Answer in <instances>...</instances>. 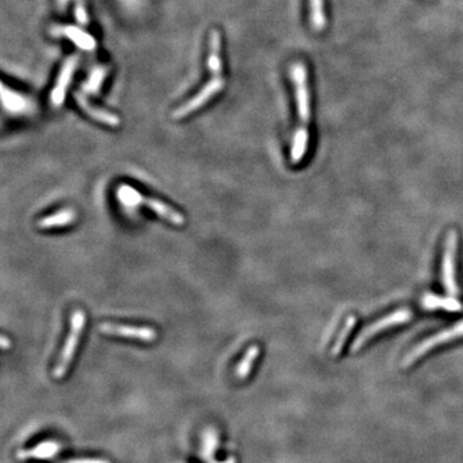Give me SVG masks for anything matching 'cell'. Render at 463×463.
Segmentation results:
<instances>
[{
	"label": "cell",
	"instance_id": "obj_1",
	"mask_svg": "<svg viewBox=\"0 0 463 463\" xmlns=\"http://www.w3.org/2000/svg\"><path fill=\"white\" fill-rule=\"evenodd\" d=\"M87 323V315L85 313L78 309L72 313L71 321H70V332L69 336L64 342V347L62 349V353L60 356V360L54 368L53 376L55 378H62L64 374L67 372L69 367L71 365L72 358L75 356L76 347L79 345V340H80L81 333L84 331Z\"/></svg>",
	"mask_w": 463,
	"mask_h": 463
},
{
	"label": "cell",
	"instance_id": "obj_2",
	"mask_svg": "<svg viewBox=\"0 0 463 463\" xmlns=\"http://www.w3.org/2000/svg\"><path fill=\"white\" fill-rule=\"evenodd\" d=\"M225 87L223 76H211V79L205 82V85L197 91L192 98L188 99L182 106L173 111V119L180 120L193 114L197 110L204 107L209 101L216 97Z\"/></svg>",
	"mask_w": 463,
	"mask_h": 463
},
{
	"label": "cell",
	"instance_id": "obj_3",
	"mask_svg": "<svg viewBox=\"0 0 463 463\" xmlns=\"http://www.w3.org/2000/svg\"><path fill=\"white\" fill-rule=\"evenodd\" d=\"M461 338H463V321L458 322L451 329L442 331V332L437 333L435 336H431L425 341H422L417 347H413L410 353L404 356L401 365H403V368H408L410 365H414L421 356L428 354L431 349L446 344V342H451V341H455V339H461Z\"/></svg>",
	"mask_w": 463,
	"mask_h": 463
},
{
	"label": "cell",
	"instance_id": "obj_4",
	"mask_svg": "<svg viewBox=\"0 0 463 463\" xmlns=\"http://www.w3.org/2000/svg\"><path fill=\"white\" fill-rule=\"evenodd\" d=\"M291 76L294 81L295 98L297 106V115L300 119L299 128H306L311 121V93L308 88L306 69L303 63H296L292 66Z\"/></svg>",
	"mask_w": 463,
	"mask_h": 463
},
{
	"label": "cell",
	"instance_id": "obj_5",
	"mask_svg": "<svg viewBox=\"0 0 463 463\" xmlns=\"http://www.w3.org/2000/svg\"><path fill=\"white\" fill-rule=\"evenodd\" d=\"M457 249H458V234L457 232L449 231L446 234V249H444V258H443V285L446 287V291L452 297H457L460 295V288L455 282V256H457Z\"/></svg>",
	"mask_w": 463,
	"mask_h": 463
},
{
	"label": "cell",
	"instance_id": "obj_6",
	"mask_svg": "<svg viewBox=\"0 0 463 463\" xmlns=\"http://www.w3.org/2000/svg\"><path fill=\"white\" fill-rule=\"evenodd\" d=\"M410 317H412V313L410 311L401 309V311L387 314L380 321L374 322V324L365 327V330L356 336V339L354 340V342L351 345V351H358L360 347H365V342L371 338L376 336L377 333L387 330L390 327H394V326H399V324L410 321Z\"/></svg>",
	"mask_w": 463,
	"mask_h": 463
},
{
	"label": "cell",
	"instance_id": "obj_7",
	"mask_svg": "<svg viewBox=\"0 0 463 463\" xmlns=\"http://www.w3.org/2000/svg\"><path fill=\"white\" fill-rule=\"evenodd\" d=\"M79 66V57L78 55H71L64 62H63L61 70L58 72V76L55 79V84H54L53 89L51 91V103L53 105L54 107H61L67 93H69V88L71 85L73 75L76 72V69Z\"/></svg>",
	"mask_w": 463,
	"mask_h": 463
},
{
	"label": "cell",
	"instance_id": "obj_8",
	"mask_svg": "<svg viewBox=\"0 0 463 463\" xmlns=\"http://www.w3.org/2000/svg\"><path fill=\"white\" fill-rule=\"evenodd\" d=\"M99 331L105 335L128 338V339L138 340L143 342H153L157 339V332L151 327H139V326H129V324H119L105 322L99 324Z\"/></svg>",
	"mask_w": 463,
	"mask_h": 463
},
{
	"label": "cell",
	"instance_id": "obj_9",
	"mask_svg": "<svg viewBox=\"0 0 463 463\" xmlns=\"http://www.w3.org/2000/svg\"><path fill=\"white\" fill-rule=\"evenodd\" d=\"M129 191L133 195V200L135 198L137 204H143L146 207H148L150 210H152L153 213H156L159 216H161L162 219L168 220L171 224H175V225H183V224L186 223L184 215L180 214L179 211L174 210V209H171L169 205L164 204L160 200L151 198V197L142 196L141 193H138L137 191L130 189V188H129Z\"/></svg>",
	"mask_w": 463,
	"mask_h": 463
},
{
	"label": "cell",
	"instance_id": "obj_10",
	"mask_svg": "<svg viewBox=\"0 0 463 463\" xmlns=\"http://www.w3.org/2000/svg\"><path fill=\"white\" fill-rule=\"evenodd\" d=\"M55 34L64 36L69 39L72 44L76 45L79 49L84 52H93L97 48V40L93 35H90L87 30L82 26H75V25H66V26L55 27L53 30Z\"/></svg>",
	"mask_w": 463,
	"mask_h": 463
},
{
	"label": "cell",
	"instance_id": "obj_11",
	"mask_svg": "<svg viewBox=\"0 0 463 463\" xmlns=\"http://www.w3.org/2000/svg\"><path fill=\"white\" fill-rule=\"evenodd\" d=\"M75 99L79 105V107L87 114V115L91 117L93 120L98 121L101 124L107 125V126H111V128H117L121 124V119L119 116L111 112V111H107L105 108L97 107L94 105H91L88 98L85 97V93H81V91H78L75 94Z\"/></svg>",
	"mask_w": 463,
	"mask_h": 463
},
{
	"label": "cell",
	"instance_id": "obj_12",
	"mask_svg": "<svg viewBox=\"0 0 463 463\" xmlns=\"http://www.w3.org/2000/svg\"><path fill=\"white\" fill-rule=\"evenodd\" d=\"M207 69L211 76H223V58H222V34L214 28L210 34Z\"/></svg>",
	"mask_w": 463,
	"mask_h": 463
},
{
	"label": "cell",
	"instance_id": "obj_13",
	"mask_svg": "<svg viewBox=\"0 0 463 463\" xmlns=\"http://www.w3.org/2000/svg\"><path fill=\"white\" fill-rule=\"evenodd\" d=\"M61 451V446L53 442V440H46L43 443H39L37 446L25 451L18 452V460L26 461V460H49L58 455Z\"/></svg>",
	"mask_w": 463,
	"mask_h": 463
},
{
	"label": "cell",
	"instance_id": "obj_14",
	"mask_svg": "<svg viewBox=\"0 0 463 463\" xmlns=\"http://www.w3.org/2000/svg\"><path fill=\"white\" fill-rule=\"evenodd\" d=\"M421 305L428 311H446V312H462L463 305L455 297H440L437 295H426Z\"/></svg>",
	"mask_w": 463,
	"mask_h": 463
},
{
	"label": "cell",
	"instance_id": "obj_15",
	"mask_svg": "<svg viewBox=\"0 0 463 463\" xmlns=\"http://www.w3.org/2000/svg\"><path fill=\"white\" fill-rule=\"evenodd\" d=\"M78 214L73 209H63L52 215H48L43 219L37 220V227L40 229H52V228H60L66 227L76 222Z\"/></svg>",
	"mask_w": 463,
	"mask_h": 463
},
{
	"label": "cell",
	"instance_id": "obj_16",
	"mask_svg": "<svg viewBox=\"0 0 463 463\" xmlns=\"http://www.w3.org/2000/svg\"><path fill=\"white\" fill-rule=\"evenodd\" d=\"M201 455L204 461L207 463H215V452L219 446V437L216 430L213 428H207L202 433V442H201Z\"/></svg>",
	"mask_w": 463,
	"mask_h": 463
},
{
	"label": "cell",
	"instance_id": "obj_17",
	"mask_svg": "<svg viewBox=\"0 0 463 463\" xmlns=\"http://www.w3.org/2000/svg\"><path fill=\"white\" fill-rule=\"evenodd\" d=\"M308 141H309L308 128H297L295 132L292 148H291V160L294 164H299L303 160L308 148Z\"/></svg>",
	"mask_w": 463,
	"mask_h": 463
},
{
	"label": "cell",
	"instance_id": "obj_18",
	"mask_svg": "<svg viewBox=\"0 0 463 463\" xmlns=\"http://www.w3.org/2000/svg\"><path fill=\"white\" fill-rule=\"evenodd\" d=\"M260 356V347L259 345H251V347L246 350L245 356L241 359L240 365L236 367V377L238 380H245L249 377L252 369V365L255 363V360L258 359Z\"/></svg>",
	"mask_w": 463,
	"mask_h": 463
},
{
	"label": "cell",
	"instance_id": "obj_19",
	"mask_svg": "<svg viewBox=\"0 0 463 463\" xmlns=\"http://www.w3.org/2000/svg\"><path fill=\"white\" fill-rule=\"evenodd\" d=\"M107 73L108 69L105 66H98V67L93 69L89 76H88V79L85 81V84H84V93L85 94L87 93H93V94L98 93L102 88V85H103V81L106 79Z\"/></svg>",
	"mask_w": 463,
	"mask_h": 463
},
{
	"label": "cell",
	"instance_id": "obj_20",
	"mask_svg": "<svg viewBox=\"0 0 463 463\" xmlns=\"http://www.w3.org/2000/svg\"><path fill=\"white\" fill-rule=\"evenodd\" d=\"M311 4V19L313 26L317 30H322L326 25L324 15V1L323 0H309Z\"/></svg>",
	"mask_w": 463,
	"mask_h": 463
},
{
	"label": "cell",
	"instance_id": "obj_21",
	"mask_svg": "<svg viewBox=\"0 0 463 463\" xmlns=\"http://www.w3.org/2000/svg\"><path fill=\"white\" fill-rule=\"evenodd\" d=\"M356 322V317H353V315L347 318L345 326L342 327V330L340 331L339 336H338V339H336V342H335L333 347H332V356H338L340 353L342 351V347L345 345L349 335L351 333V331L354 329Z\"/></svg>",
	"mask_w": 463,
	"mask_h": 463
},
{
	"label": "cell",
	"instance_id": "obj_22",
	"mask_svg": "<svg viewBox=\"0 0 463 463\" xmlns=\"http://www.w3.org/2000/svg\"><path fill=\"white\" fill-rule=\"evenodd\" d=\"M3 102H4V106L8 108L9 111H15V110H19V108L24 107L25 106V99L22 96L17 94L16 91L13 90L7 89V87L3 84Z\"/></svg>",
	"mask_w": 463,
	"mask_h": 463
},
{
	"label": "cell",
	"instance_id": "obj_23",
	"mask_svg": "<svg viewBox=\"0 0 463 463\" xmlns=\"http://www.w3.org/2000/svg\"><path fill=\"white\" fill-rule=\"evenodd\" d=\"M75 18L80 26L89 25V15L84 0H75Z\"/></svg>",
	"mask_w": 463,
	"mask_h": 463
},
{
	"label": "cell",
	"instance_id": "obj_24",
	"mask_svg": "<svg viewBox=\"0 0 463 463\" xmlns=\"http://www.w3.org/2000/svg\"><path fill=\"white\" fill-rule=\"evenodd\" d=\"M58 463H110L102 458H73V460H64Z\"/></svg>",
	"mask_w": 463,
	"mask_h": 463
},
{
	"label": "cell",
	"instance_id": "obj_25",
	"mask_svg": "<svg viewBox=\"0 0 463 463\" xmlns=\"http://www.w3.org/2000/svg\"><path fill=\"white\" fill-rule=\"evenodd\" d=\"M1 347H3V349H8L10 347V342H8V339L6 336L1 338Z\"/></svg>",
	"mask_w": 463,
	"mask_h": 463
},
{
	"label": "cell",
	"instance_id": "obj_26",
	"mask_svg": "<svg viewBox=\"0 0 463 463\" xmlns=\"http://www.w3.org/2000/svg\"><path fill=\"white\" fill-rule=\"evenodd\" d=\"M215 463H236V460H234L233 457H231V458H228L227 461H223V462H218V461H216Z\"/></svg>",
	"mask_w": 463,
	"mask_h": 463
}]
</instances>
